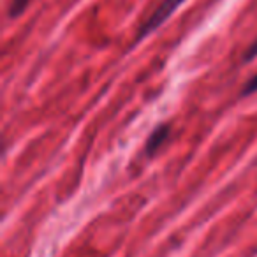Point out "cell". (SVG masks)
I'll use <instances>...</instances> for the list:
<instances>
[{
    "label": "cell",
    "mask_w": 257,
    "mask_h": 257,
    "mask_svg": "<svg viewBox=\"0 0 257 257\" xmlns=\"http://www.w3.org/2000/svg\"><path fill=\"white\" fill-rule=\"evenodd\" d=\"M257 55V41H253V44L248 48V50L245 51V57H243V60L245 62H248V60H252L253 57Z\"/></svg>",
    "instance_id": "5"
},
{
    "label": "cell",
    "mask_w": 257,
    "mask_h": 257,
    "mask_svg": "<svg viewBox=\"0 0 257 257\" xmlns=\"http://www.w3.org/2000/svg\"><path fill=\"white\" fill-rule=\"evenodd\" d=\"M253 92H257V74L252 76V78L246 81V85L243 86L241 97H246V95H250V93H253Z\"/></svg>",
    "instance_id": "4"
},
{
    "label": "cell",
    "mask_w": 257,
    "mask_h": 257,
    "mask_svg": "<svg viewBox=\"0 0 257 257\" xmlns=\"http://www.w3.org/2000/svg\"><path fill=\"white\" fill-rule=\"evenodd\" d=\"M169 134H171V125L169 123H161L159 127H155L150 136H148L147 145H145V154L150 155V157L154 154H157L159 148H161L162 145L166 143V140L169 138Z\"/></svg>",
    "instance_id": "2"
},
{
    "label": "cell",
    "mask_w": 257,
    "mask_h": 257,
    "mask_svg": "<svg viewBox=\"0 0 257 257\" xmlns=\"http://www.w3.org/2000/svg\"><path fill=\"white\" fill-rule=\"evenodd\" d=\"M183 2H185V0H162V4L159 6V8L152 13L150 18L141 25L140 32H138V37H136V43H140L141 39H145L147 36H150L152 32H155V30H157L159 27H161L162 23H164L166 20L173 15V13H175L176 9L183 4Z\"/></svg>",
    "instance_id": "1"
},
{
    "label": "cell",
    "mask_w": 257,
    "mask_h": 257,
    "mask_svg": "<svg viewBox=\"0 0 257 257\" xmlns=\"http://www.w3.org/2000/svg\"><path fill=\"white\" fill-rule=\"evenodd\" d=\"M30 0H11V8H9V16L11 18H18L23 15L27 8H29Z\"/></svg>",
    "instance_id": "3"
}]
</instances>
